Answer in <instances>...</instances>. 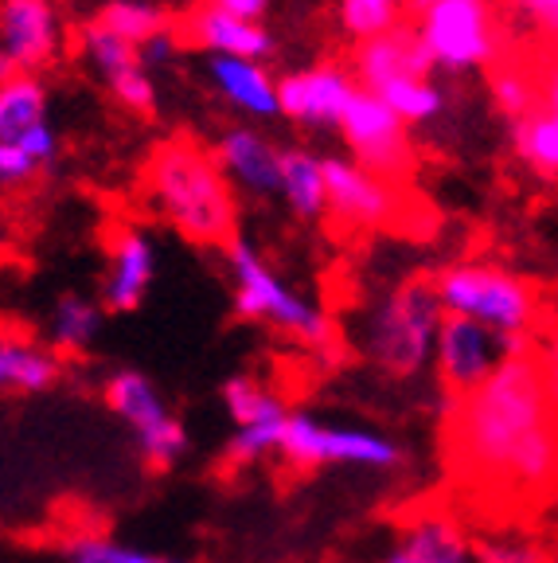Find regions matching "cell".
<instances>
[{"mask_svg":"<svg viewBox=\"0 0 558 563\" xmlns=\"http://www.w3.org/2000/svg\"><path fill=\"white\" fill-rule=\"evenodd\" d=\"M454 404V457L465 477L504 497H539L558 485V404L532 349Z\"/></svg>","mask_w":558,"mask_h":563,"instance_id":"6da1fadb","label":"cell"},{"mask_svg":"<svg viewBox=\"0 0 558 563\" xmlns=\"http://www.w3.org/2000/svg\"><path fill=\"white\" fill-rule=\"evenodd\" d=\"M145 196L176 235L200 246H227L235 239L238 200L219 173L211 150L192 137H168L145 161Z\"/></svg>","mask_w":558,"mask_h":563,"instance_id":"7a4b0ae2","label":"cell"},{"mask_svg":"<svg viewBox=\"0 0 558 563\" xmlns=\"http://www.w3.org/2000/svg\"><path fill=\"white\" fill-rule=\"evenodd\" d=\"M442 321L445 309L434 294V282L406 278L359 309L351 341L379 372L411 379L434 364Z\"/></svg>","mask_w":558,"mask_h":563,"instance_id":"3957f363","label":"cell"},{"mask_svg":"<svg viewBox=\"0 0 558 563\" xmlns=\"http://www.w3.org/2000/svg\"><path fill=\"white\" fill-rule=\"evenodd\" d=\"M434 294L442 301L445 317H465L507 341H532L539 298L520 274L504 271L496 263H449L434 274Z\"/></svg>","mask_w":558,"mask_h":563,"instance_id":"277c9868","label":"cell"},{"mask_svg":"<svg viewBox=\"0 0 558 563\" xmlns=\"http://www.w3.org/2000/svg\"><path fill=\"white\" fill-rule=\"evenodd\" d=\"M227 274H231V294H235V309L246 321H258L266 329L293 336L301 344H332V321L313 298L293 290L278 271L263 258V251L250 239L235 235L227 243Z\"/></svg>","mask_w":558,"mask_h":563,"instance_id":"5b68a950","label":"cell"},{"mask_svg":"<svg viewBox=\"0 0 558 563\" xmlns=\"http://www.w3.org/2000/svg\"><path fill=\"white\" fill-rule=\"evenodd\" d=\"M414 32L442 75H469L500 59V20L492 0H437L414 20Z\"/></svg>","mask_w":558,"mask_h":563,"instance_id":"8992f818","label":"cell"},{"mask_svg":"<svg viewBox=\"0 0 558 563\" xmlns=\"http://www.w3.org/2000/svg\"><path fill=\"white\" fill-rule=\"evenodd\" d=\"M281 457L297 466H351L391 474L406 462V450L371 427L316 419V415H289L286 434H281Z\"/></svg>","mask_w":558,"mask_h":563,"instance_id":"52a82bcc","label":"cell"},{"mask_svg":"<svg viewBox=\"0 0 558 563\" xmlns=\"http://www.w3.org/2000/svg\"><path fill=\"white\" fill-rule=\"evenodd\" d=\"M105 404L118 419L133 431V442H137L141 457H145L153 470H172L176 462L188 450V431L183 422L168 411L160 387L153 384L141 372H114L105 379Z\"/></svg>","mask_w":558,"mask_h":563,"instance_id":"ba28073f","label":"cell"},{"mask_svg":"<svg viewBox=\"0 0 558 563\" xmlns=\"http://www.w3.org/2000/svg\"><path fill=\"white\" fill-rule=\"evenodd\" d=\"M341 137L348 145L351 161L364 165L367 173L383 176L387 185H402L418 165L411 125L402 122L383 98L367 95V90L351 98L348 114L341 122Z\"/></svg>","mask_w":558,"mask_h":563,"instance_id":"9c48e42d","label":"cell"},{"mask_svg":"<svg viewBox=\"0 0 558 563\" xmlns=\"http://www.w3.org/2000/svg\"><path fill=\"white\" fill-rule=\"evenodd\" d=\"M524 349H532V341H507V336L492 333L477 321L445 317L434 344V372L449 391V399H465L477 387L489 384L507 364V356Z\"/></svg>","mask_w":558,"mask_h":563,"instance_id":"30bf717a","label":"cell"},{"mask_svg":"<svg viewBox=\"0 0 558 563\" xmlns=\"http://www.w3.org/2000/svg\"><path fill=\"white\" fill-rule=\"evenodd\" d=\"M223 407L235 427L227 439V457L235 466H254L270 454H281V434H286L289 411L266 384L250 376H235L223 384Z\"/></svg>","mask_w":558,"mask_h":563,"instance_id":"8fae6325","label":"cell"},{"mask_svg":"<svg viewBox=\"0 0 558 563\" xmlns=\"http://www.w3.org/2000/svg\"><path fill=\"white\" fill-rule=\"evenodd\" d=\"M356 95V75L348 67H336V63L289 70V75L278 79L281 118L309 133H341V122Z\"/></svg>","mask_w":558,"mask_h":563,"instance_id":"7c38bea8","label":"cell"},{"mask_svg":"<svg viewBox=\"0 0 558 563\" xmlns=\"http://www.w3.org/2000/svg\"><path fill=\"white\" fill-rule=\"evenodd\" d=\"M79 47L82 59L94 67V75L105 82V90L114 95V102L122 110L137 118H157L160 98H157V82L141 67L137 47L125 44L122 35H114L110 27H102L98 20H87L79 32Z\"/></svg>","mask_w":558,"mask_h":563,"instance_id":"4fadbf2b","label":"cell"},{"mask_svg":"<svg viewBox=\"0 0 558 563\" xmlns=\"http://www.w3.org/2000/svg\"><path fill=\"white\" fill-rule=\"evenodd\" d=\"M324 188H328V216L341 228L379 231L399 216V192L383 176L367 173L351 157H324Z\"/></svg>","mask_w":558,"mask_h":563,"instance_id":"5bb4252c","label":"cell"},{"mask_svg":"<svg viewBox=\"0 0 558 563\" xmlns=\"http://www.w3.org/2000/svg\"><path fill=\"white\" fill-rule=\"evenodd\" d=\"M0 47L16 70L44 75L63 52V16L55 0H0Z\"/></svg>","mask_w":558,"mask_h":563,"instance_id":"9a60e30c","label":"cell"},{"mask_svg":"<svg viewBox=\"0 0 558 563\" xmlns=\"http://www.w3.org/2000/svg\"><path fill=\"white\" fill-rule=\"evenodd\" d=\"M183 44L200 47L203 55H223V59H250L266 63L274 55V32L263 20H246L223 4L196 0L180 20Z\"/></svg>","mask_w":558,"mask_h":563,"instance_id":"2e32d148","label":"cell"},{"mask_svg":"<svg viewBox=\"0 0 558 563\" xmlns=\"http://www.w3.org/2000/svg\"><path fill=\"white\" fill-rule=\"evenodd\" d=\"M211 157L231 188L246 196H278L281 185V145L266 130L238 122L219 130L211 141Z\"/></svg>","mask_w":558,"mask_h":563,"instance_id":"e0dca14e","label":"cell"},{"mask_svg":"<svg viewBox=\"0 0 558 563\" xmlns=\"http://www.w3.org/2000/svg\"><path fill=\"white\" fill-rule=\"evenodd\" d=\"M157 278V243L141 228H118L105 251V274L98 301L110 313H133Z\"/></svg>","mask_w":558,"mask_h":563,"instance_id":"ac0fdd59","label":"cell"},{"mask_svg":"<svg viewBox=\"0 0 558 563\" xmlns=\"http://www.w3.org/2000/svg\"><path fill=\"white\" fill-rule=\"evenodd\" d=\"M351 75H356L359 90L379 95V90L391 87V82H399V79L434 75V63H429L418 32L399 24V27H391V32L376 35V40H367V44H356Z\"/></svg>","mask_w":558,"mask_h":563,"instance_id":"d6986e66","label":"cell"},{"mask_svg":"<svg viewBox=\"0 0 558 563\" xmlns=\"http://www.w3.org/2000/svg\"><path fill=\"white\" fill-rule=\"evenodd\" d=\"M208 82L246 122H274V118H281L278 79L266 70V63L208 55Z\"/></svg>","mask_w":558,"mask_h":563,"instance_id":"ffe728a7","label":"cell"},{"mask_svg":"<svg viewBox=\"0 0 558 563\" xmlns=\"http://www.w3.org/2000/svg\"><path fill=\"white\" fill-rule=\"evenodd\" d=\"M379 563H477V544L454 520L422 517L414 520Z\"/></svg>","mask_w":558,"mask_h":563,"instance_id":"44dd1931","label":"cell"},{"mask_svg":"<svg viewBox=\"0 0 558 563\" xmlns=\"http://www.w3.org/2000/svg\"><path fill=\"white\" fill-rule=\"evenodd\" d=\"M278 196L297 220L328 216V188H324V157L305 145H281V185Z\"/></svg>","mask_w":558,"mask_h":563,"instance_id":"7402d4cb","label":"cell"},{"mask_svg":"<svg viewBox=\"0 0 558 563\" xmlns=\"http://www.w3.org/2000/svg\"><path fill=\"white\" fill-rule=\"evenodd\" d=\"M59 376L63 364L52 349L0 333V391H47Z\"/></svg>","mask_w":558,"mask_h":563,"instance_id":"603a6c76","label":"cell"},{"mask_svg":"<svg viewBox=\"0 0 558 563\" xmlns=\"http://www.w3.org/2000/svg\"><path fill=\"white\" fill-rule=\"evenodd\" d=\"M102 301L90 294H63L47 313V341L55 352H87L102 333Z\"/></svg>","mask_w":558,"mask_h":563,"instance_id":"cb8c5ba5","label":"cell"},{"mask_svg":"<svg viewBox=\"0 0 558 563\" xmlns=\"http://www.w3.org/2000/svg\"><path fill=\"white\" fill-rule=\"evenodd\" d=\"M40 122H47V82L20 70L0 87V141H20Z\"/></svg>","mask_w":558,"mask_h":563,"instance_id":"d4e9b609","label":"cell"},{"mask_svg":"<svg viewBox=\"0 0 558 563\" xmlns=\"http://www.w3.org/2000/svg\"><path fill=\"white\" fill-rule=\"evenodd\" d=\"M512 145L524 165L539 176L558 180V114L555 110H535V114L512 122Z\"/></svg>","mask_w":558,"mask_h":563,"instance_id":"484cf974","label":"cell"},{"mask_svg":"<svg viewBox=\"0 0 558 563\" xmlns=\"http://www.w3.org/2000/svg\"><path fill=\"white\" fill-rule=\"evenodd\" d=\"M376 98H383L394 114L402 118L406 125H426L434 118L445 114V87L434 79V75H422V79H399L391 87H383Z\"/></svg>","mask_w":558,"mask_h":563,"instance_id":"4316f807","label":"cell"},{"mask_svg":"<svg viewBox=\"0 0 558 563\" xmlns=\"http://www.w3.org/2000/svg\"><path fill=\"white\" fill-rule=\"evenodd\" d=\"M406 16V0H336V20L351 44H367L391 32Z\"/></svg>","mask_w":558,"mask_h":563,"instance_id":"83f0119b","label":"cell"},{"mask_svg":"<svg viewBox=\"0 0 558 563\" xmlns=\"http://www.w3.org/2000/svg\"><path fill=\"white\" fill-rule=\"evenodd\" d=\"M94 20L114 35H122L125 44L133 47H141L148 35H157L160 27L172 24V16L165 9H157V4H148V0H110Z\"/></svg>","mask_w":558,"mask_h":563,"instance_id":"f1b7e54d","label":"cell"},{"mask_svg":"<svg viewBox=\"0 0 558 563\" xmlns=\"http://www.w3.org/2000/svg\"><path fill=\"white\" fill-rule=\"evenodd\" d=\"M492 98H496V106L512 118V122H520V118L543 110L539 87L527 79L524 70H515V67H500L496 75H492Z\"/></svg>","mask_w":558,"mask_h":563,"instance_id":"f546056e","label":"cell"},{"mask_svg":"<svg viewBox=\"0 0 558 563\" xmlns=\"http://www.w3.org/2000/svg\"><path fill=\"white\" fill-rule=\"evenodd\" d=\"M67 563H176V560L145 552V548H133V544H118V540L87 537L67 548Z\"/></svg>","mask_w":558,"mask_h":563,"instance_id":"4dcf8cb0","label":"cell"},{"mask_svg":"<svg viewBox=\"0 0 558 563\" xmlns=\"http://www.w3.org/2000/svg\"><path fill=\"white\" fill-rule=\"evenodd\" d=\"M180 52H183V32H180V20H172V24L160 27L157 35H148L145 44L137 47V59H141V67L153 75V70L172 67V63L180 59Z\"/></svg>","mask_w":558,"mask_h":563,"instance_id":"1f68e13d","label":"cell"},{"mask_svg":"<svg viewBox=\"0 0 558 563\" xmlns=\"http://www.w3.org/2000/svg\"><path fill=\"white\" fill-rule=\"evenodd\" d=\"M44 168L35 165L16 141H0V192H20L35 180Z\"/></svg>","mask_w":558,"mask_h":563,"instance_id":"d6a6232c","label":"cell"},{"mask_svg":"<svg viewBox=\"0 0 558 563\" xmlns=\"http://www.w3.org/2000/svg\"><path fill=\"white\" fill-rule=\"evenodd\" d=\"M477 563H543V552L524 537H496L477 544Z\"/></svg>","mask_w":558,"mask_h":563,"instance_id":"836d02e7","label":"cell"},{"mask_svg":"<svg viewBox=\"0 0 558 563\" xmlns=\"http://www.w3.org/2000/svg\"><path fill=\"white\" fill-rule=\"evenodd\" d=\"M20 150L27 153V157L35 161L40 168H52L55 161H59V133H55V125L52 122H40V125H32V130L24 133V137L16 141Z\"/></svg>","mask_w":558,"mask_h":563,"instance_id":"e575fe53","label":"cell"},{"mask_svg":"<svg viewBox=\"0 0 558 563\" xmlns=\"http://www.w3.org/2000/svg\"><path fill=\"white\" fill-rule=\"evenodd\" d=\"M532 356H535V364H539V376H543V384H547L550 399L558 404V333L543 336L532 349Z\"/></svg>","mask_w":558,"mask_h":563,"instance_id":"d590c367","label":"cell"},{"mask_svg":"<svg viewBox=\"0 0 558 563\" xmlns=\"http://www.w3.org/2000/svg\"><path fill=\"white\" fill-rule=\"evenodd\" d=\"M515 4H524L532 16H539L550 32H558V0H515Z\"/></svg>","mask_w":558,"mask_h":563,"instance_id":"8d00e7d4","label":"cell"},{"mask_svg":"<svg viewBox=\"0 0 558 563\" xmlns=\"http://www.w3.org/2000/svg\"><path fill=\"white\" fill-rule=\"evenodd\" d=\"M539 98H543V110H555V114H558V55H555V63L547 67V75H543Z\"/></svg>","mask_w":558,"mask_h":563,"instance_id":"74e56055","label":"cell"},{"mask_svg":"<svg viewBox=\"0 0 558 563\" xmlns=\"http://www.w3.org/2000/svg\"><path fill=\"white\" fill-rule=\"evenodd\" d=\"M219 4L238 12V16H246V20H263V12L270 9V0H219Z\"/></svg>","mask_w":558,"mask_h":563,"instance_id":"f35d334b","label":"cell"},{"mask_svg":"<svg viewBox=\"0 0 558 563\" xmlns=\"http://www.w3.org/2000/svg\"><path fill=\"white\" fill-rule=\"evenodd\" d=\"M12 75H20V70H16V63H12V59H9V52H4V47H0V87H4V82H9Z\"/></svg>","mask_w":558,"mask_h":563,"instance_id":"ab89813d","label":"cell"},{"mask_svg":"<svg viewBox=\"0 0 558 563\" xmlns=\"http://www.w3.org/2000/svg\"><path fill=\"white\" fill-rule=\"evenodd\" d=\"M437 0H406V12H414V16H422L426 9H434Z\"/></svg>","mask_w":558,"mask_h":563,"instance_id":"60d3db41","label":"cell"},{"mask_svg":"<svg viewBox=\"0 0 558 563\" xmlns=\"http://www.w3.org/2000/svg\"><path fill=\"white\" fill-rule=\"evenodd\" d=\"M208 4H219V0H208Z\"/></svg>","mask_w":558,"mask_h":563,"instance_id":"b9f144b4","label":"cell"}]
</instances>
